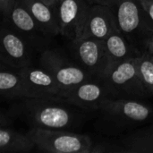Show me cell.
I'll return each mask as SVG.
<instances>
[{
    "mask_svg": "<svg viewBox=\"0 0 153 153\" xmlns=\"http://www.w3.org/2000/svg\"><path fill=\"white\" fill-rule=\"evenodd\" d=\"M42 1L45 2L46 4H50V5H53V6H56V0H42Z\"/></svg>",
    "mask_w": 153,
    "mask_h": 153,
    "instance_id": "obj_24",
    "label": "cell"
},
{
    "mask_svg": "<svg viewBox=\"0 0 153 153\" xmlns=\"http://www.w3.org/2000/svg\"><path fill=\"white\" fill-rule=\"evenodd\" d=\"M102 79L112 99L142 100L147 98L138 74L135 58L110 65Z\"/></svg>",
    "mask_w": 153,
    "mask_h": 153,
    "instance_id": "obj_5",
    "label": "cell"
},
{
    "mask_svg": "<svg viewBox=\"0 0 153 153\" xmlns=\"http://www.w3.org/2000/svg\"><path fill=\"white\" fill-rule=\"evenodd\" d=\"M103 41L110 65L127 59L136 58L143 54L131 44L118 30L112 32Z\"/></svg>",
    "mask_w": 153,
    "mask_h": 153,
    "instance_id": "obj_16",
    "label": "cell"
},
{
    "mask_svg": "<svg viewBox=\"0 0 153 153\" xmlns=\"http://www.w3.org/2000/svg\"><path fill=\"white\" fill-rule=\"evenodd\" d=\"M139 2L153 22V0H139Z\"/></svg>",
    "mask_w": 153,
    "mask_h": 153,
    "instance_id": "obj_21",
    "label": "cell"
},
{
    "mask_svg": "<svg viewBox=\"0 0 153 153\" xmlns=\"http://www.w3.org/2000/svg\"><path fill=\"white\" fill-rule=\"evenodd\" d=\"M15 2L16 0H0V11L2 14V20H5L8 17Z\"/></svg>",
    "mask_w": 153,
    "mask_h": 153,
    "instance_id": "obj_20",
    "label": "cell"
},
{
    "mask_svg": "<svg viewBox=\"0 0 153 153\" xmlns=\"http://www.w3.org/2000/svg\"><path fill=\"white\" fill-rule=\"evenodd\" d=\"M110 99H112L110 92L100 78L84 82L62 97V100L68 104L86 111L100 110Z\"/></svg>",
    "mask_w": 153,
    "mask_h": 153,
    "instance_id": "obj_9",
    "label": "cell"
},
{
    "mask_svg": "<svg viewBox=\"0 0 153 153\" xmlns=\"http://www.w3.org/2000/svg\"><path fill=\"white\" fill-rule=\"evenodd\" d=\"M30 11L40 28L48 36L60 34L56 6L50 5L42 0H20Z\"/></svg>",
    "mask_w": 153,
    "mask_h": 153,
    "instance_id": "obj_15",
    "label": "cell"
},
{
    "mask_svg": "<svg viewBox=\"0 0 153 153\" xmlns=\"http://www.w3.org/2000/svg\"><path fill=\"white\" fill-rule=\"evenodd\" d=\"M60 98H27L17 100L9 108V117L28 126L44 129H67L78 122V115Z\"/></svg>",
    "mask_w": 153,
    "mask_h": 153,
    "instance_id": "obj_1",
    "label": "cell"
},
{
    "mask_svg": "<svg viewBox=\"0 0 153 153\" xmlns=\"http://www.w3.org/2000/svg\"><path fill=\"white\" fill-rule=\"evenodd\" d=\"M21 70L28 98H62L63 90L56 78L42 66L31 65Z\"/></svg>",
    "mask_w": 153,
    "mask_h": 153,
    "instance_id": "obj_12",
    "label": "cell"
},
{
    "mask_svg": "<svg viewBox=\"0 0 153 153\" xmlns=\"http://www.w3.org/2000/svg\"><path fill=\"white\" fill-rule=\"evenodd\" d=\"M1 64L15 69H22L31 65L32 47L8 23L1 24Z\"/></svg>",
    "mask_w": 153,
    "mask_h": 153,
    "instance_id": "obj_8",
    "label": "cell"
},
{
    "mask_svg": "<svg viewBox=\"0 0 153 153\" xmlns=\"http://www.w3.org/2000/svg\"><path fill=\"white\" fill-rule=\"evenodd\" d=\"M36 147L35 143L28 135L22 134L9 126L0 127V152L24 153L31 152Z\"/></svg>",
    "mask_w": 153,
    "mask_h": 153,
    "instance_id": "obj_17",
    "label": "cell"
},
{
    "mask_svg": "<svg viewBox=\"0 0 153 153\" xmlns=\"http://www.w3.org/2000/svg\"><path fill=\"white\" fill-rule=\"evenodd\" d=\"M118 30L141 53L153 31V22L139 0H120L111 6Z\"/></svg>",
    "mask_w": 153,
    "mask_h": 153,
    "instance_id": "obj_3",
    "label": "cell"
},
{
    "mask_svg": "<svg viewBox=\"0 0 153 153\" xmlns=\"http://www.w3.org/2000/svg\"><path fill=\"white\" fill-rule=\"evenodd\" d=\"M71 42L78 65L93 77L102 79L110 66L104 41L93 38H77Z\"/></svg>",
    "mask_w": 153,
    "mask_h": 153,
    "instance_id": "obj_7",
    "label": "cell"
},
{
    "mask_svg": "<svg viewBox=\"0 0 153 153\" xmlns=\"http://www.w3.org/2000/svg\"><path fill=\"white\" fill-rule=\"evenodd\" d=\"M0 94L5 100H20L28 98L21 70L1 64Z\"/></svg>",
    "mask_w": 153,
    "mask_h": 153,
    "instance_id": "obj_14",
    "label": "cell"
},
{
    "mask_svg": "<svg viewBox=\"0 0 153 153\" xmlns=\"http://www.w3.org/2000/svg\"><path fill=\"white\" fill-rule=\"evenodd\" d=\"M90 4H101L107 6H113L120 0H86Z\"/></svg>",
    "mask_w": 153,
    "mask_h": 153,
    "instance_id": "obj_22",
    "label": "cell"
},
{
    "mask_svg": "<svg viewBox=\"0 0 153 153\" xmlns=\"http://www.w3.org/2000/svg\"><path fill=\"white\" fill-rule=\"evenodd\" d=\"M36 147L51 153L107 152L102 144H97L87 134H80L64 129H44L32 127L27 132Z\"/></svg>",
    "mask_w": 153,
    "mask_h": 153,
    "instance_id": "obj_2",
    "label": "cell"
},
{
    "mask_svg": "<svg viewBox=\"0 0 153 153\" xmlns=\"http://www.w3.org/2000/svg\"><path fill=\"white\" fill-rule=\"evenodd\" d=\"M138 74L147 97L153 96V57L143 53L135 58Z\"/></svg>",
    "mask_w": 153,
    "mask_h": 153,
    "instance_id": "obj_19",
    "label": "cell"
},
{
    "mask_svg": "<svg viewBox=\"0 0 153 153\" xmlns=\"http://www.w3.org/2000/svg\"><path fill=\"white\" fill-rule=\"evenodd\" d=\"M143 53H147L153 57V31L146 41Z\"/></svg>",
    "mask_w": 153,
    "mask_h": 153,
    "instance_id": "obj_23",
    "label": "cell"
},
{
    "mask_svg": "<svg viewBox=\"0 0 153 153\" xmlns=\"http://www.w3.org/2000/svg\"><path fill=\"white\" fill-rule=\"evenodd\" d=\"M90 4L86 0H56L60 35L73 41L80 35Z\"/></svg>",
    "mask_w": 153,
    "mask_h": 153,
    "instance_id": "obj_10",
    "label": "cell"
},
{
    "mask_svg": "<svg viewBox=\"0 0 153 153\" xmlns=\"http://www.w3.org/2000/svg\"><path fill=\"white\" fill-rule=\"evenodd\" d=\"M118 152L128 153H153V125L139 128L120 139Z\"/></svg>",
    "mask_w": 153,
    "mask_h": 153,
    "instance_id": "obj_18",
    "label": "cell"
},
{
    "mask_svg": "<svg viewBox=\"0 0 153 153\" xmlns=\"http://www.w3.org/2000/svg\"><path fill=\"white\" fill-rule=\"evenodd\" d=\"M118 30L115 13L111 6L91 4L78 38H93L105 40Z\"/></svg>",
    "mask_w": 153,
    "mask_h": 153,
    "instance_id": "obj_11",
    "label": "cell"
},
{
    "mask_svg": "<svg viewBox=\"0 0 153 153\" xmlns=\"http://www.w3.org/2000/svg\"><path fill=\"white\" fill-rule=\"evenodd\" d=\"M104 120L124 129L142 126L153 120V107L138 100L110 99L99 110Z\"/></svg>",
    "mask_w": 153,
    "mask_h": 153,
    "instance_id": "obj_4",
    "label": "cell"
},
{
    "mask_svg": "<svg viewBox=\"0 0 153 153\" xmlns=\"http://www.w3.org/2000/svg\"><path fill=\"white\" fill-rule=\"evenodd\" d=\"M2 21L5 22L15 30L32 48L41 47L39 45L44 42V37L48 36L44 32L27 7L20 0H16L8 17Z\"/></svg>",
    "mask_w": 153,
    "mask_h": 153,
    "instance_id": "obj_13",
    "label": "cell"
},
{
    "mask_svg": "<svg viewBox=\"0 0 153 153\" xmlns=\"http://www.w3.org/2000/svg\"><path fill=\"white\" fill-rule=\"evenodd\" d=\"M39 64L58 82L64 91L63 96L79 84L95 78L78 64L69 61L55 49H44L40 54Z\"/></svg>",
    "mask_w": 153,
    "mask_h": 153,
    "instance_id": "obj_6",
    "label": "cell"
}]
</instances>
